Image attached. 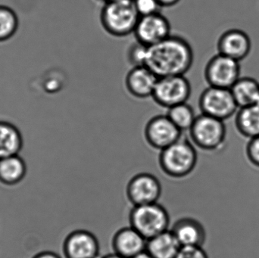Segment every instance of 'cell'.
<instances>
[{
    "label": "cell",
    "instance_id": "cell-15",
    "mask_svg": "<svg viewBox=\"0 0 259 258\" xmlns=\"http://www.w3.org/2000/svg\"><path fill=\"white\" fill-rule=\"evenodd\" d=\"M158 80L148 67H134L126 76V89L132 96L144 99L152 96Z\"/></svg>",
    "mask_w": 259,
    "mask_h": 258
},
{
    "label": "cell",
    "instance_id": "cell-6",
    "mask_svg": "<svg viewBox=\"0 0 259 258\" xmlns=\"http://www.w3.org/2000/svg\"><path fill=\"white\" fill-rule=\"evenodd\" d=\"M191 92V84L185 76H169L158 78L152 98L158 106L168 109L187 102Z\"/></svg>",
    "mask_w": 259,
    "mask_h": 258
},
{
    "label": "cell",
    "instance_id": "cell-16",
    "mask_svg": "<svg viewBox=\"0 0 259 258\" xmlns=\"http://www.w3.org/2000/svg\"><path fill=\"white\" fill-rule=\"evenodd\" d=\"M147 240L132 227L118 230L112 238L114 252L124 258H133L146 251Z\"/></svg>",
    "mask_w": 259,
    "mask_h": 258
},
{
    "label": "cell",
    "instance_id": "cell-12",
    "mask_svg": "<svg viewBox=\"0 0 259 258\" xmlns=\"http://www.w3.org/2000/svg\"><path fill=\"white\" fill-rule=\"evenodd\" d=\"M62 251L65 258H99L100 242L91 231L74 230L65 237Z\"/></svg>",
    "mask_w": 259,
    "mask_h": 258
},
{
    "label": "cell",
    "instance_id": "cell-8",
    "mask_svg": "<svg viewBox=\"0 0 259 258\" xmlns=\"http://www.w3.org/2000/svg\"><path fill=\"white\" fill-rule=\"evenodd\" d=\"M240 62L218 53L205 65L204 76L208 86L231 89L240 78Z\"/></svg>",
    "mask_w": 259,
    "mask_h": 258
},
{
    "label": "cell",
    "instance_id": "cell-23",
    "mask_svg": "<svg viewBox=\"0 0 259 258\" xmlns=\"http://www.w3.org/2000/svg\"><path fill=\"white\" fill-rule=\"evenodd\" d=\"M18 27L19 20L16 12L9 6L0 5V42L12 39Z\"/></svg>",
    "mask_w": 259,
    "mask_h": 258
},
{
    "label": "cell",
    "instance_id": "cell-1",
    "mask_svg": "<svg viewBox=\"0 0 259 258\" xmlns=\"http://www.w3.org/2000/svg\"><path fill=\"white\" fill-rule=\"evenodd\" d=\"M194 53L190 42L182 36L170 35L149 47L148 67L158 78L185 75L193 66Z\"/></svg>",
    "mask_w": 259,
    "mask_h": 258
},
{
    "label": "cell",
    "instance_id": "cell-18",
    "mask_svg": "<svg viewBox=\"0 0 259 258\" xmlns=\"http://www.w3.org/2000/svg\"><path fill=\"white\" fill-rule=\"evenodd\" d=\"M23 145L24 139L19 129L12 123L0 121V159L18 156Z\"/></svg>",
    "mask_w": 259,
    "mask_h": 258
},
{
    "label": "cell",
    "instance_id": "cell-20",
    "mask_svg": "<svg viewBox=\"0 0 259 258\" xmlns=\"http://www.w3.org/2000/svg\"><path fill=\"white\" fill-rule=\"evenodd\" d=\"M240 108L259 106V82L252 77H240L231 89Z\"/></svg>",
    "mask_w": 259,
    "mask_h": 258
},
{
    "label": "cell",
    "instance_id": "cell-26",
    "mask_svg": "<svg viewBox=\"0 0 259 258\" xmlns=\"http://www.w3.org/2000/svg\"><path fill=\"white\" fill-rule=\"evenodd\" d=\"M248 161L253 166L259 168V136L249 139L246 147Z\"/></svg>",
    "mask_w": 259,
    "mask_h": 258
},
{
    "label": "cell",
    "instance_id": "cell-21",
    "mask_svg": "<svg viewBox=\"0 0 259 258\" xmlns=\"http://www.w3.org/2000/svg\"><path fill=\"white\" fill-rule=\"evenodd\" d=\"M235 125L239 133L247 139L259 136V106L240 108L236 113Z\"/></svg>",
    "mask_w": 259,
    "mask_h": 258
},
{
    "label": "cell",
    "instance_id": "cell-11",
    "mask_svg": "<svg viewBox=\"0 0 259 258\" xmlns=\"http://www.w3.org/2000/svg\"><path fill=\"white\" fill-rule=\"evenodd\" d=\"M170 30L168 19L158 12L140 17L134 34L137 42L150 47L170 36Z\"/></svg>",
    "mask_w": 259,
    "mask_h": 258
},
{
    "label": "cell",
    "instance_id": "cell-29",
    "mask_svg": "<svg viewBox=\"0 0 259 258\" xmlns=\"http://www.w3.org/2000/svg\"><path fill=\"white\" fill-rule=\"evenodd\" d=\"M160 6L163 7H173L181 2V0H158Z\"/></svg>",
    "mask_w": 259,
    "mask_h": 258
},
{
    "label": "cell",
    "instance_id": "cell-17",
    "mask_svg": "<svg viewBox=\"0 0 259 258\" xmlns=\"http://www.w3.org/2000/svg\"><path fill=\"white\" fill-rule=\"evenodd\" d=\"M181 248L179 242L168 230L148 239L146 252L152 258H175Z\"/></svg>",
    "mask_w": 259,
    "mask_h": 258
},
{
    "label": "cell",
    "instance_id": "cell-3",
    "mask_svg": "<svg viewBox=\"0 0 259 258\" xmlns=\"http://www.w3.org/2000/svg\"><path fill=\"white\" fill-rule=\"evenodd\" d=\"M198 162L196 147L191 141L181 137L179 140L160 151L158 164L162 172L174 179L190 175Z\"/></svg>",
    "mask_w": 259,
    "mask_h": 258
},
{
    "label": "cell",
    "instance_id": "cell-10",
    "mask_svg": "<svg viewBox=\"0 0 259 258\" xmlns=\"http://www.w3.org/2000/svg\"><path fill=\"white\" fill-rule=\"evenodd\" d=\"M182 133L166 115L154 116L144 129V137L148 145L160 151L179 140Z\"/></svg>",
    "mask_w": 259,
    "mask_h": 258
},
{
    "label": "cell",
    "instance_id": "cell-2",
    "mask_svg": "<svg viewBox=\"0 0 259 258\" xmlns=\"http://www.w3.org/2000/svg\"><path fill=\"white\" fill-rule=\"evenodd\" d=\"M140 18L133 0H110L103 3L100 11L102 27L115 37L134 33Z\"/></svg>",
    "mask_w": 259,
    "mask_h": 258
},
{
    "label": "cell",
    "instance_id": "cell-31",
    "mask_svg": "<svg viewBox=\"0 0 259 258\" xmlns=\"http://www.w3.org/2000/svg\"><path fill=\"white\" fill-rule=\"evenodd\" d=\"M133 258H152L148 254L147 252L144 251V252L141 253V254H139V255L136 256V257Z\"/></svg>",
    "mask_w": 259,
    "mask_h": 258
},
{
    "label": "cell",
    "instance_id": "cell-9",
    "mask_svg": "<svg viewBox=\"0 0 259 258\" xmlns=\"http://www.w3.org/2000/svg\"><path fill=\"white\" fill-rule=\"evenodd\" d=\"M161 192L162 187L159 180L149 173L136 174L126 187L127 199L133 206L158 202Z\"/></svg>",
    "mask_w": 259,
    "mask_h": 258
},
{
    "label": "cell",
    "instance_id": "cell-13",
    "mask_svg": "<svg viewBox=\"0 0 259 258\" xmlns=\"http://www.w3.org/2000/svg\"><path fill=\"white\" fill-rule=\"evenodd\" d=\"M217 47L220 54L240 62L250 53L252 41L243 30L231 29L222 33L218 40Z\"/></svg>",
    "mask_w": 259,
    "mask_h": 258
},
{
    "label": "cell",
    "instance_id": "cell-32",
    "mask_svg": "<svg viewBox=\"0 0 259 258\" xmlns=\"http://www.w3.org/2000/svg\"><path fill=\"white\" fill-rule=\"evenodd\" d=\"M98 1L102 2V3H105L106 2L110 1V0H98Z\"/></svg>",
    "mask_w": 259,
    "mask_h": 258
},
{
    "label": "cell",
    "instance_id": "cell-5",
    "mask_svg": "<svg viewBox=\"0 0 259 258\" xmlns=\"http://www.w3.org/2000/svg\"><path fill=\"white\" fill-rule=\"evenodd\" d=\"M188 132L192 143L202 151H219L225 147L227 128L222 120L201 114Z\"/></svg>",
    "mask_w": 259,
    "mask_h": 258
},
{
    "label": "cell",
    "instance_id": "cell-30",
    "mask_svg": "<svg viewBox=\"0 0 259 258\" xmlns=\"http://www.w3.org/2000/svg\"><path fill=\"white\" fill-rule=\"evenodd\" d=\"M101 258H124L122 256L119 255V254H116V253H110V254H106V255L103 256Z\"/></svg>",
    "mask_w": 259,
    "mask_h": 258
},
{
    "label": "cell",
    "instance_id": "cell-28",
    "mask_svg": "<svg viewBox=\"0 0 259 258\" xmlns=\"http://www.w3.org/2000/svg\"><path fill=\"white\" fill-rule=\"evenodd\" d=\"M33 258H62V257L53 251H47L38 253Z\"/></svg>",
    "mask_w": 259,
    "mask_h": 258
},
{
    "label": "cell",
    "instance_id": "cell-4",
    "mask_svg": "<svg viewBox=\"0 0 259 258\" xmlns=\"http://www.w3.org/2000/svg\"><path fill=\"white\" fill-rule=\"evenodd\" d=\"M129 221L130 226L148 240L168 230L170 216L167 209L156 202L133 206Z\"/></svg>",
    "mask_w": 259,
    "mask_h": 258
},
{
    "label": "cell",
    "instance_id": "cell-25",
    "mask_svg": "<svg viewBox=\"0 0 259 258\" xmlns=\"http://www.w3.org/2000/svg\"><path fill=\"white\" fill-rule=\"evenodd\" d=\"M134 6L141 16L161 12V6L158 0H133Z\"/></svg>",
    "mask_w": 259,
    "mask_h": 258
},
{
    "label": "cell",
    "instance_id": "cell-24",
    "mask_svg": "<svg viewBox=\"0 0 259 258\" xmlns=\"http://www.w3.org/2000/svg\"><path fill=\"white\" fill-rule=\"evenodd\" d=\"M149 47L136 41L129 47L127 57L130 65L134 67L146 66Z\"/></svg>",
    "mask_w": 259,
    "mask_h": 258
},
{
    "label": "cell",
    "instance_id": "cell-14",
    "mask_svg": "<svg viewBox=\"0 0 259 258\" xmlns=\"http://www.w3.org/2000/svg\"><path fill=\"white\" fill-rule=\"evenodd\" d=\"M170 230L181 247H202L206 240V231L202 223L190 217L175 221Z\"/></svg>",
    "mask_w": 259,
    "mask_h": 258
},
{
    "label": "cell",
    "instance_id": "cell-7",
    "mask_svg": "<svg viewBox=\"0 0 259 258\" xmlns=\"http://www.w3.org/2000/svg\"><path fill=\"white\" fill-rule=\"evenodd\" d=\"M202 114L225 121L234 116L239 109L231 89L208 86L199 97Z\"/></svg>",
    "mask_w": 259,
    "mask_h": 258
},
{
    "label": "cell",
    "instance_id": "cell-27",
    "mask_svg": "<svg viewBox=\"0 0 259 258\" xmlns=\"http://www.w3.org/2000/svg\"><path fill=\"white\" fill-rule=\"evenodd\" d=\"M175 258H209L202 247H181Z\"/></svg>",
    "mask_w": 259,
    "mask_h": 258
},
{
    "label": "cell",
    "instance_id": "cell-19",
    "mask_svg": "<svg viewBox=\"0 0 259 258\" xmlns=\"http://www.w3.org/2000/svg\"><path fill=\"white\" fill-rule=\"evenodd\" d=\"M27 172V165L19 154L0 159V183L4 186L19 184L25 178Z\"/></svg>",
    "mask_w": 259,
    "mask_h": 258
},
{
    "label": "cell",
    "instance_id": "cell-22",
    "mask_svg": "<svg viewBox=\"0 0 259 258\" xmlns=\"http://www.w3.org/2000/svg\"><path fill=\"white\" fill-rule=\"evenodd\" d=\"M166 115L182 133L190 130L197 117L194 109L187 102L167 109Z\"/></svg>",
    "mask_w": 259,
    "mask_h": 258
}]
</instances>
